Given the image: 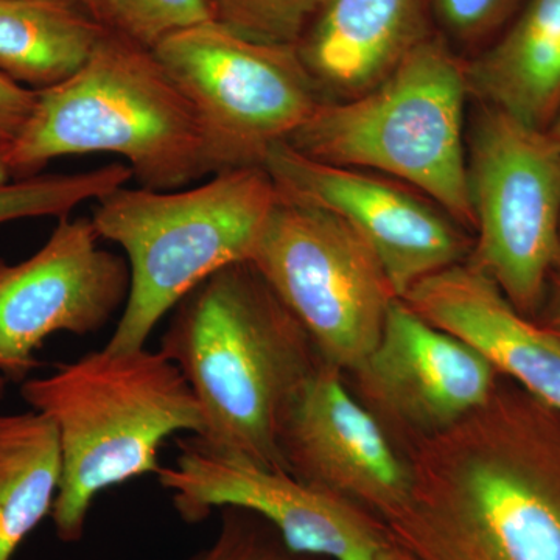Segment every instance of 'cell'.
Masks as SVG:
<instances>
[{
	"label": "cell",
	"mask_w": 560,
	"mask_h": 560,
	"mask_svg": "<svg viewBox=\"0 0 560 560\" xmlns=\"http://www.w3.org/2000/svg\"><path fill=\"white\" fill-rule=\"evenodd\" d=\"M504 394L404 456L407 503L385 523L416 560H560V458Z\"/></svg>",
	"instance_id": "6da1fadb"
},
{
	"label": "cell",
	"mask_w": 560,
	"mask_h": 560,
	"mask_svg": "<svg viewBox=\"0 0 560 560\" xmlns=\"http://www.w3.org/2000/svg\"><path fill=\"white\" fill-rule=\"evenodd\" d=\"M160 350L200 404V440L221 455L287 470L280 429L319 366L311 335L249 260L202 280L173 308Z\"/></svg>",
	"instance_id": "7a4b0ae2"
},
{
	"label": "cell",
	"mask_w": 560,
	"mask_h": 560,
	"mask_svg": "<svg viewBox=\"0 0 560 560\" xmlns=\"http://www.w3.org/2000/svg\"><path fill=\"white\" fill-rule=\"evenodd\" d=\"M22 399L54 422L62 477L51 518L58 539L83 537L106 489L158 475L175 434L201 436L205 418L189 383L164 353L103 348L21 385Z\"/></svg>",
	"instance_id": "3957f363"
},
{
	"label": "cell",
	"mask_w": 560,
	"mask_h": 560,
	"mask_svg": "<svg viewBox=\"0 0 560 560\" xmlns=\"http://www.w3.org/2000/svg\"><path fill=\"white\" fill-rule=\"evenodd\" d=\"M110 153L151 190L186 189L212 175L194 106L153 50L108 31L72 79L36 91L31 119L7 150L11 178L57 158Z\"/></svg>",
	"instance_id": "277c9868"
},
{
	"label": "cell",
	"mask_w": 560,
	"mask_h": 560,
	"mask_svg": "<svg viewBox=\"0 0 560 560\" xmlns=\"http://www.w3.org/2000/svg\"><path fill=\"white\" fill-rule=\"evenodd\" d=\"M469 95L466 62L433 32L371 91L320 102L287 143L313 161L408 184L474 232L464 145Z\"/></svg>",
	"instance_id": "5b68a950"
},
{
	"label": "cell",
	"mask_w": 560,
	"mask_h": 560,
	"mask_svg": "<svg viewBox=\"0 0 560 560\" xmlns=\"http://www.w3.org/2000/svg\"><path fill=\"white\" fill-rule=\"evenodd\" d=\"M278 197L268 172L250 167L179 190L121 186L97 200L91 220L98 237L125 250L131 272L106 348H145L160 320L202 280L249 260Z\"/></svg>",
	"instance_id": "8992f818"
},
{
	"label": "cell",
	"mask_w": 560,
	"mask_h": 560,
	"mask_svg": "<svg viewBox=\"0 0 560 560\" xmlns=\"http://www.w3.org/2000/svg\"><path fill=\"white\" fill-rule=\"evenodd\" d=\"M467 180L475 237L467 264L522 315L539 311L560 259V143L482 105L470 132Z\"/></svg>",
	"instance_id": "52a82bcc"
},
{
	"label": "cell",
	"mask_w": 560,
	"mask_h": 560,
	"mask_svg": "<svg viewBox=\"0 0 560 560\" xmlns=\"http://www.w3.org/2000/svg\"><path fill=\"white\" fill-rule=\"evenodd\" d=\"M153 51L197 113L212 175L264 167L324 101L296 47L256 43L213 21Z\"/></svg>",
	"instance_id": "ba28073f"
},
{
	"label": "cell",
	"mask_w": 560,
	"mask_h": 560,
	"mask_svg": "<svg viewBox=\"0 0 560 560\" xmlns=\"http://www.w3.org/2000/svg\"><path fill=\"white\" fill-rule=\"evenodd\" d=\"M249 261L324 363L348 375L381 340L397 296L374 250L340 217L279 194Z\"/></svg>",
	"instance_id": "9c48e42d"
},
{
	"label": "cell",
	"mask_w": 560,
	"mask_h": 560,
	"mask_svg": "<svg viewBox=\"0 0 560 560\" xmlns=\"http://www.w3.org/2000/svg\"><path fill=\"white\" fill-rule=\"evenodd\" d=\"M178 447L176 466L156 477L186 522L238 508L270 523L291 550L324 560H372L389 544L385 523L290 471L221 455L190 434Z\"/></svg>",
	"instance_id": "30bf717a"
},
{
	"label": "cell",
	"mask_w": 560,
	"mask_h": 560,
	"mask_svg": "<svg viewBox=\"0 0 560 560\" xmlns=\"http://www.w3.org/2000/svg\"><path fill=\"white\" fill-rule=\"evenodd\" d=\"M264 168L283 197L329 210L361 235L381 260L397 298L469 257V231L408 184L313 161L287 142L272 147Z\"/></svg>",
	"instance_id": "8fae6325"
},
{
	"label": "cell",
	"mask_w": 560,
	"mask_h": 560,
	"mask_svg": "<svg viewBox=\"0 0 560 560\" xmlns=\"http://www.w3.org/2000/svg\"><path fill=\"white\" fill-rule=\"evenodd\" d=\"M92 220L62 217L20 264L0 260V375L22 382L51 335L102 330L130 294L127 259L98 246Z\"/></svg>",
	"instance_id": "7c38bea8"
},
{
	"label": "cell",
	"mask_w": 560,
	"mask_h": 560,
	"mask_svg": "<svg viewBox=\"0 0 560 560\" xmlns=\"http://www.w3.org/2000/svg\"><path fill=\"white\" fill-rule=\"evenodd\" d=\"M349 375L353 396L401 453L466 419L500 382L480 350L433 326L400 298L390 304L381 340Z\"/></svg>",
	"instance_id": "4fadbf2b"
},
{
	"label": "cell",
	"mask_w": 560,
	"mask_h": 560,
	"mask_svg": "<svg viewBox=\"0 0 560 560\" xmlns=\"http://www.w3.org/2000/svg\"><path fill=\"white\" fill-rule=\"evenodd\" d=\"M280 452L291 475L383 523L410 497L411 470L404 453L353 396L345 372L324 361L291 400Z\"/></svg>",
	"instance_id": "5bb4252c"
},
{
	"label": "cell",
	"mask_w": 560,
	"mask_h": 560,
	"mask_svg": "<svg viewBox=\"0 0 560 560\" xmlns=\"http://www.w3.org/2000/svg\"><path fill=\"white\" fill-rule=\"evenodd\" d=\"M400 300L560 412V337L530 323L488 276L463 261L423 279Z\"/></svg>",
	"instance_id": "9a60e30c"
},
{
	"label": "cell",
	"mask_w": 560,
	"mask_h": 560,
	"mask_svg": "<svg viewBox=\"0 0 560 560\" xmlns=\"http://www.w3.org/2000/svg\"><path fill=\"white\" fill-rule=\"evenodd\" d=\"M427 0H324L298 51L324 101L377 86L430 36Z\"/></svg>",
	"instance_id": "2e32d148"
},
{
	"label": "cell",
	"mask_w": 560,
	"mask_h": 560,
	"mask_svg": "<svg viewBox=\"0 0 560 560\" xmlns=\"http://www.w3.org/2000/svg\"><path fill=\"white\" fill-rule=\"evenodd\" d=\"M470 95L528 127L560 113V0H528L492 46L466 62Z\"/></svg>",
	"instance_id": "e0dca14e"
},
{
	"label": "cell",
	"mask_w": 560,
	"mask_h": 560,
	"mask_svg": "<svg viewBox=\"0 0 560 560\" xmlns=\"http://www.w3.org/2000/svg\"><path fill=\"white\" fill-rule=\"evenodd\" d=\"M108 31L79 0H0V72L35 91L58 86Z\"/></svg>",
	"instance_id": "ac0fdd59"
},
{
	"label": "cell",
	"mask_w": 560,
	"mask_h": 560,
	"mask_svg": "<svg viewBox=\"0 0 560 560\" xmlns=\"http://www.w3.org/2000/svg\"><path fill=\"white\" fill-rule=\"evenodd\" d=\"M62 459L54 422L35 410L0 415V560L54 511Z\"/></svg>",
	"instance_id": "d6986e66"
},
{
	"label": "cell",
	"mask_w": 560,
	"mask_h": 560,
	"mask_svg": "<svg viewBox=\"0 0 560 560\" xmlns=\"http://www.w3.org/2000/svg\"><path fill=\"white\" fill-rule=\"evenodd\" d=\"M132 178L127 164L69 175H36L0 186V224L38 217H68L84 201L101 200Z\"/></svg>",
	"instance_id": "ffe728a7"
},
{
	"label": "cell",
	"mask_w": 560,
	"mask_h": 560,
	"mask_svg": "<svg viewBox=\"0 0 560 560\" xmlns=\"http://www.w3.org/2000/svg\"><path fill=\"white\" fill-rule=\"evenodd\" d=\"M213 22L270 46H300L324 0H208Z\"/></svg>",
	"instance_id": "44dd1931"
},
{
	"label": "cell",
	"mask_w": 560,
	"mask_h": 560,
	"mask_svg": "<svg viewBox=\"0 0 560 560\" xmlns=\"http://www.w3.org/2000/svg\"><path fill=\"white\" fill-rule=\"evenodd\" d=\"M105 25L153 50L175 33L212 22L208 0H103Z\"/></svg>",
	"instance_id": "7402d4cb"
},
{
	"label": "cell",
	"mask_w": 560,
	"mask_h": 560,
	"mask_svg": "<svg viewBox=\"0 0 560 560\" xmlns=\"http://www.w3.org/2000/svg\"><path fill=\"white\" fill-rule=\"evenodd\" d=\"M215 540L189 560H324L291 550L278 530L253 512L223 508Z\"/></svg>",
	"instance_id": "603a6c76"
},
{
	"label": "cell",
	"mask_w": 560,
	"mask_h": 560,
	"mask_svg": "<svg viewBox=\"0 0 560 560\" xmlns=\"http://www.w3.org/2000/svg\"><path fill=\"white\" fill-rule=\"evenodd\" d=\"M523 0H431L445 33L463 44L482 43L517 13Z\"/></svg>",
	"instance_id": "cb8c5ba5"
},
{
	"label": "cell",
	"mask_w": 560,
	"mask_h": 560,
	"mask_svg": "<svg viewBox=\"0 0 560 560\" xmlns=\"http://www.w3.org/2000/svg\"><path fill=\"white\" fill-rule=\"evenodd\" d=\"M36 103V91L21 86L0 72V140L13 142L31 119Z\"/></svg>",
	"instance_id": "d4e9b609"
},
{
	"label": "cell",
	"mask_w": 560,
	"mask_h": 560,
	"mask_svg": "<svg viewBox=\"0 0 560 560\" xmlns=\"http://www.w3.org/2000/svg\"><path fill=\"white\" fill-rule=\"evenodd\" d=\"M372 560H416L412 558L410 552L405 551L400 545H397L393 539L389 540V544L386 547H383L381 551L375 555V558Z\"/></svg>",
	"instance_id": "484cf974"
},
{
	"label": "cell",
	"mask_w": 560,
	"mask_h": 560,
	"mask_svg": "<svg viewBox=\"0 0 560 560\" xmlns=\"http://www.w3.org/2000/svg\"><path fill=\"white\" fill-rule=\"evenodd\" d=\"M548 329L555 331L560 337V279L556 285L555 298H552L550 307V318H548Z\"/></svg>",
	"instance_id": "4316f807"
},
{
	"label": "cell",
	"mask_w": 560,
	"mask_h": 560,
	"mask_svg": "<svg viewBox=\"0 0 560 560\" xmlns=\"http://www.w3.org/2000/svg\"><path fill=\"white\" fill-rule=\"evenodd\" d=\"M7 150H9V143L0 140V186L9 184L13 179L11 178L9 162H7Z\"/></svg>",
	"instance_id": "83f0119b"
},
{
	"label": "cell",
	"mask_w": 560,
	"mask_h": 560,
	"mask_svg": "<svg viewBox=\"0 0 560 560\" xmlns=\"http://www.w3.org/2000/svg\"><path fill=\"white\" fill-rule=\"evenodd\" d=\"M79 2L84 7V9L90 11L95 20L105 25V7H103V0H79Z\"/></svg>",
	"instance_id": "f1b7e54d"
},
{
	"label": "cell",
	"mask_w": 560,
	"mask_h": 560,
	"mask_svg": "<svg viewBox=\"0 0 560 560\" xmlns=\"http://www.w3.org/2000/svg\"><path fill=\"white\" fill-rule=\"evenodd\" d=\"M548 131H550L552 138L558 140V142L560 143V113H559V116L556 117V120L552 121L550 130H548Z\"/></svg>",
	"instance_id": "f546056e"
},
{
	"label": "cell",
	"mask_w": 560,
	"mask_h": 560,
	"mask_svg": "<svg viewBox=\"0 0 560 560\" xmlns=\"http://www.w3.org/2000/svg\"><path fill=\"white\" fill-rule=\"evenodd\" d=\"M7 378L0 375V397H2L3 390H5Z\"/></svg>",
	"instance_id": "4dcf8cb0"
},
{
	"label": "cell",
	"mask_w": 560,
	"mask_h": 560,
	"mask_svg": "<svg viewBox=\"0 0 560 560\" xmlns=\"http://www.w3.org/2000/svg\"><path fill=\"white\" fill-rule=\"evenodd\" d=\"M559 267H560V259H559Z\"/></svg>",
	"instance_id": "1f68e13d"
}]
</instances>
